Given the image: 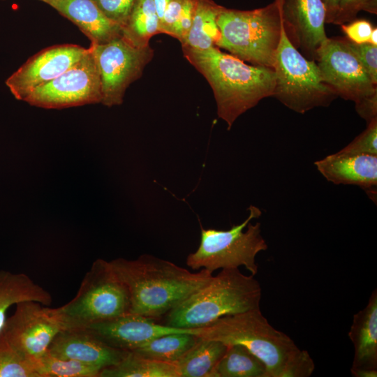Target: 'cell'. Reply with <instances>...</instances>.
<instances>
[{"mask_svg": "<svg viewBox=\"0 0 377 377\" xmlns=\"http://www.w3.org/2000/svg\"><path fill=\"white\" fill-rule=\"evenodd\" d=\"M109 263L128 290L129 313L157 321L213 276L207 269L191 272L148 254L135 260L119 258Z\"/></svg>", "mask_w": 377, "mask_h": 377, "instance_id": "cell-1", "label": "cell"}, {"mask_svg": "<svg viewBox=\"0 0 377 377\" xmlns=\"http://www.w3.org/2000/svg\"><path fill=\"white\" fill-rule=\"evenodd\" d=\"M184 57L209 84L218 117L230 130L236 119L265 98L273 96L275 73L272 68L249 65L218 47L194 50L182 47Z\"/></svg>", "mask_w": 377, "mask_h": 377, "instance_id": "cell-2", "label": "cell"}, {"mask_svg": "<svg viewBox=\"0 0 377 377\" xmlns=\"http://www.w3.org/2000/svg\"><path fill=\"white\" fill-rule=\"evenodd\" d=\"M202 329L200 337L246 347L265 364L268 377H309L315 369L309 353L272 327L260 308L222 316Z\"/></svg>", "mask_w": 377, "mask_h": 377, "instance_id": "cell-3", "label": "cell"}, {"mask_svg": "<svg viewBox=\"0 0 377 377\" xmlns=\"http://www.w3.org/2000/svg\"><path fill=\"white\" fill-rule=\"evenodd\" d=\"M262 288L255 276L223 269L163 318L161 323L186 329L207 327L219 318L260 308Z\"/></svg>", "mask_w": 377, "mask_h": 377, "instance_id": "cell-4", "label": "cell"}, {"mask_svg": "<svg viewBox=\"0 0 377 377\" xmlns=\"http://www.w3.org/2000/svg\"><path fill=\"white\" fill-rule=\"evenodd\" d=\"M216 23V47L244 61L273 68L283 30L279 0L252 10L221 8Z\"/></svg>", "mask_w": 377, "mask_h": 377, "instance_id": "cell-5", "label": "cell"}, {"mask_svg": "<svg viewBox=\"0 0 377 377\" xmlns=\"http://www.w3.org/2000/svg\"><path fill=\"white\" fill-rule=\"evenodd\" d=\"M130 306L126 285L108 261L97 259L85 274L76 295L56 309L64 330L87 327L124 315Z\"/></svg>", "mask_w": 377, "mask_h": 377, "instance_id": "cell-6", "label": "cell"}, {"mask_svg": "<svg viewBox=\"0 0 377 377\" xmlns=\"http://www.w3.org/2000/svg\"><path fill=\"white\" fill-rule=\"evenodd\" d=\"M249 216L240 224L227 230L203 228L198 249L186 258V265L197 270L205 269L213 273L219 269L244 266L255 276L258 271L256 257L266 251L267 244L261 235L260 223L251 221L261 215L260 209L250 205Z\"/></svg>", "mask_w": 377, "mask_h": 377, "instance_id": "cell-7", "label": "cell"}, {"mask_svg": "<svg viewBox=\"0 0 377 377\" xmlns=\"http://www.w3.org/2000/svg\"><path fill=\"white\" fill-rule=\"evenodd\" d=\"M272 68V97L294 112L304 114L315 108L327 107L338 97L323 82L316 61L306 59L292 45L283 27Z\"/></svg>", "mask_w": 377, "mask_h": 377, "instance_id": "cell-8", "label": "cell"}, {"mask_svg": "<svg viewBox=\"0 0 377 377\" xmlns=\"http://www.w3.org/2000/svg\"><path fill=\"white\" fill-rule=\"evenodd\" d=\"M101 84V103L108 107L123 103L126 90L139 79L154 52L150 45L138 47L122 36L103 44L91 43Z\"/></svg>", "mask_w": 377, "mask_h": 377, "instance_id": "cell-9", "label": "cell"}, {"mask_svg": "<svg viewBox=\"0 0 377 377\" xmlns=\"http://www.w3.org/2000/svg\"><path fill=\"white\" fill-rule=\"evenodd\" d=\"M62 330L56 308L28 300L15 304L14 313L6 318L1 332L15 350L38 371L39 360Z\"/></svg>", "mask_w": 377, "mask_h": 377, "instance_id": "cell-10", "label": "cell"}, {"mask_svg": "<svg viewBox=\"0 0 377 377\" xmlns=\"http://www.w3.org/2000/svg\"><path fill=\"white\" fill-rule=\"evenodd\" d=\"M73 66L34 89L24 100L31 105L59 109L101 103L99 72L90 47Z\"/></svg>", "mask_w": 377, "mask_h": 377, "instance_id": "cell-11", "label": "cell"}, {"mask_svg": "<svg viewBox=\"0 0 377 377\" xmlns=\"http://www.w3.org/2000/svg\"><path fill=\"white\" fill-rule=\"evenodd\" d=\"M316 62L323 82L338 97L354 103L377 91L346 38H330L316 52Z\"/></svg>", "mask_w": 377, "mask_h": 377, "instance_id": "cell-12", "label": "cell"}, {"mask_svg": "<svg viewBox=\"0 0 377 377\" xmlns=\"http://www.w3.org/2000/svg\"><path fill=\"white\" fill-rule=\"evenodd\" d=\"M88 50L73 44L47 47L29 58L6 79L5 84L17 100L24 101L34 89L73 66Z\"/></svg>", "mask_w": 377, "mask_h": 377, "instance_id": "cell-13", "label": "cell"}, {"mask_svg": "<svg viewBox=\"0 0 377 377\" xmlns=\"http://www.w3.org/2000/svg\"><path fill=\"white\" fill-rule=\"evenodd\" d=\"M283 27L292 45L306 59L327 39L326 10L322 0H279Z\"/></svg>", "mask_w": 377, "mask_h": 377, "instance_id": "cell-14", "label": "cell"}, {"mask_svg": "<svg viewBox=\"0 0 377 377\" xmlns=\"http://www.w3.org/2000/svg\"><path fill=\"white\" fill-rule=\"evenodd\" d=\"M87 327L110 346L126 352L133 351L164 334L187 332L199 336L203 330L202 327H175L132 313L98 322Z\"/></svg>", "mask_w": 377, "mask_h": 377, "instance_id": "cell-15", "label": "cell"}, {"mask_svg": "<svg viewBox=\"0 0 377 377\" xmlns=\"http://www.w3.org/2000/svg\"><path fill=\"white\" fill-rule=\"evenodd\" d=\"M47 352L55 357L75 360L101 371L117 364L128 353L110 346L88 327L61 330Z\"/></svg>", "mask_w": 377, "mask_h": 377, "instance_id": "cell-16", "label": "cell"}, {"mask_svg": "<svg viewBox=\"0 0 377 377\" xmlns=\"http://www.w3.org/2000/svg\"><path fill=\"white\" fill-rule=\"evenodd\" d=\"M317 170L334 184L358 186L366 193L377 190V156L339 151L314 162Z\"/></svg>", "mask_w": 377, "mask_h": 377, "instance_id": "cell-17", "label": "cell"}, {"mask_svg": "<svg viewBox=\"0 0 377 377\" xmlns=\"http://www.w3.org/2000/svg\"><path fill=\"white\" fill-rule=\"evenodd\" d=\"M73 22L91 43L103 44L122 36V28L109 20L93 0H45Z\"/></svg>", "mask_w": 377, "mask_h": 377, "instance_id": "cell-18", "label": "cell"}, {"mask_svg": "<svg viewBox=\"0 0 377 377\" xmlns=\"http://www.w3.org/2000/svg\"><path fill=\"white\" fill-rule=\"evenodd\" d=\"M348 337L354 346L351 370H377V290L353 316Z\"/></svg>", "mask_w": 377, "mask_h": 377, "instance_id": "cell-19", "label": "cell"}, {"mask_svg": "<svg viewBox=\"0 0 377 377\" xmlns=\"http://www.w3.org/2000/svg\"><path fill=\"white\" fill-rule=\"evenodd\" d=\"M35 301L45 306L52 303L51 295L24 273L0 269V332L8 310L22 301Z\"/></svg>", "mask_w": 377, "mask_h": 377, "instance_id": "cell-20", "label": "cell"}, {"mask_svg": "<svg viewBox=\"0 0 377 377\" xmlns=\"http://www.w3.org/2000/svg\"><path fill=\"white\" fill-rule=\"evenodd\" d=\"M227 346L202 337L175 362L179 377H212L214 369Z\"/></svg>", "mask_w": 377, "mask_h": 377, "instance_id": "cell-21", "label": "cell"}, {"mask_svg": "<svg viewBox=\"0 0 377 377\" xmlns=\"http://www.w3.org/2000/svg\"><path fill=\"white\" fill-rule=\"evenodd\" d=\"M221 8L196 0L192 24L182 47L206 50L216 47L220 36L216 19Z\"/></svg>", "mask_w": 377, "mask_h": 377, "instance_id": "cell-22", "label": "cell"}, {"mask_svg": "<svg viewBox=\"0 0 377 377\" xmlns=\"http://www.w3.org/2000/svg\"><path fill=\"white\" fill-rule=\"evenodd\" d=\"M99 377H179L175 363L140 356L132 351L116 365L103 369Z\"/></svg>", "mask_w": 377, "mask_h": 377, "instance_id": "cell-23", "label": "cell"}, {"mask_svg": "<svg viewBox=\"0 0 377 377\" xmlns=\"http://www.w3.org/2000/svg\"><path fill=\"white\" fill-rule=\"evenodd\" d=\"M212 377H268L265 364L246 347L228 345Z\"/></svg>", "mask_w": 377, "mask_h": 377, "instance_id": "cell-24", "label": "cell"}, {"mask_svg": "<svg viewBox=\"0 0 377 377\" xmlns=\"http://www.w3.org/2000/svg\"><path fill=\"white\" fill-rule=\"evenodd\" d=\"M160 34V25L153 0H137L122 28V36L138 47L149 45L151 38Z\"/></svg>", "mask_w": 377, "mask_h": 377, "instance_id": "cell-25", "label": "cell"}, {"mask_svg": "<svg viewBox=\"0 0 377 377\" xmlns=\"http://www.w3.org/2000/svg\"><path fill=\"white\" fill-rule=\"evenodd\" d=\"M198 335L178 332L154 338L132 352L151 360L175 363L196 342Z\"/></svg>", "mask_w": 377, "mask_h": 377, "instance_id": "cell-26", "label": "cell"}, {"mask_svg": "<svg viewBox=\"0 0 377 377\" xmlns=\"http://www.w3.org/2000/svg\"><path fill=\"white\" fill-rule=\"evenodd\" d=\"M40 377H99L101 370L81 362L55 357L47 351L38 364Z\"/></svg>", "mask_w": 377, "mask_h": 377, "instance_id": "cell-27", "label": "cell"}, {"mask_svg": "<svg viewBox=\"0 0 377 377\" xmlns=\"http://www.w3.org/2000/svg\"><path fill=\"white\" fill-rule=\"evenodd\" d=\"M0 377H40L36 367L23 358L0 332Z\"/></svg>", "mask_w": 377, "mask_h": 377, "instance_id": "cell-28", "label": "cell"}, {"mask_svg": "<svg viewBox=\"0 0 377 377\" xmlns=\"http://www.w3.org/2000/svg\"><path fill=\"white\" fill-rule=\"evenodd\" d=\"M367 124V128L360 135L338 151L349 154L377 156V118Z\"/></svg>", "mask_w": 377, "mask_h": 377, "instance_id": "cell-29", "label": "cell"}, {"mask_svg": "<svg viewBox=\"0 0 377 377\" xmlns=\"http://www.w3.org/2000/svg\"><path fill=\"white\" fill-rule=\"evenodd\" d=\"M360 11L377 14V0H339L332 24L341 25L356 20Z\"/></svg>", "mask_w": 377, "mask_h": 377, "instance_id": "cell-30", "label": "cell"}, {"mask_svg": "<svg viewBox=\"0 0 377 377\" xmlns=\"http://www.w3.org/2000/svg\"><path fill=\"white\" fill-rule=\"evenodd\" d=\"M102 13L121 28L127 22L137 0H93Z\"/></svg>", "mask_w": 377, "mask_h": 377, "instance_id": "cell-31", "label": "cell"}, {"mask_svg": "<svg viewBox=\"0 0 377 377\" xmlns=\"http://www.w3.org/2000/svg\"><path fill=\"white\" fill-rule=\"evenodd\" d=\"M346 39L349 47L357 57L371 80L377 85V45L369 43L358 44Z\"/></svg>", "mask_w": 377, "mask_h": 377, "instance_id": "cell-32", "label": "cell"}, {"mask_svg": "<svg viewBox=\"0 0 377 377\" xmlns=\"http://www.w3.org/2000/svg\"><path fill=\"white\" fill-rule=\"evenodd\" d=\"M196 0H184L178 20L174 27L172 36L177 38L181 44L186 39L191 29Z\"/></svg>", "mask_w": 377, "mask_h": 377, "instance_id": "cell-33", "label": "cell"}, {"mask_svg": "<svg viewBox=\"0 0 377 377\" xmlns=\"http://www.w3.org/2000/svg\"><path fill=\"white\" fill-rule=\"evenodd\" d=\"M340 26L348 39L358 44L368 43L374 29L372 24L365 20H355Z\"/></svg>", "mask_w": 377, "mask_h": 377, "instance_id": "cell-34", "label": "cell"}, {"mask_svg": "<svg viewBox=\"0 0 377 377\" xmlns=\"http://www.w3.org/2000/svg\"><path fill=\"white\" fill-rule=\"evenodd\" d=\"M184 0H171L168 3L160 27V32L172 36L180 14Z\"/></svg>", "mask_w": 377, "mask_h": 377, "instance_id": "cell-35", "label": "cell"}, {"mask_svg": "<svg viewBox=\"0 0 377 377\" xmlns=\"http://www.w3.org/2000/svg\"><path fill=\"white\" fill-rule=\"evenodd\" d=\"M357 113L367 124L377 118V91L355 103Z\"/></svg>", "mask_w": 377, "mask_h": 377, "instance_id": "cell-36", "label": "cell"}, {"mask_svg": "<svg viewBox=\"0 0 377 377\" xmlns=\"http://www.w3.org/2000/svg\"><path fill=\"white\" fill-rule=\"evenodd\" d=\"M326 10V23L332 22L339 0H322Z\"/></svg>", "mask_w": 377, "mask_h": 377, "instance_id": "cell-37", "label": "cell"}, {"mask_svg": "<svg viewBox=\"0 0 377 377\" xmlns=\"http://www.w3.org/2000/svg\"><path fill=\"white\" fill-rule=\"evenodd\" d=\"M153 1H154L156 12L158 18L159 25L161 27V24L163 18L165 9L171 0H153Z\"/></svg>", "mask_w": 377, "mask_h": 377, "instance_id": "cell-38", "label": "cell"}, {"mask_svg": "<svg viewBox=\"0 0 377 377\" xmlns=\"http://www.w3.org/2000/svg\"><path fill=\"white\" fill-rule=\"evenodd\" d=\"M351 374L355 377H376L377 370L357 369L351 370Z\"/></svg>", "mask_w": 377, "mask_h": 377, "instance_id": "cell-39", "label": "cell"}, {"mask_svg": "<svg viewBox=\"0 0 377 377\" xmlns=\"http://www.w3.org/2000/svg\"><path fill=\"white\" fill-rule=\"evenodd\" d=\"M368 43L374 45H377V29L376 27L373 29Z\"/></svg>", "mask_w": 377, "mask_h": 377, "instance_id": "cell-40", "label": "cell"}, {"mask_svg": "<svg viewBox=\"0 0 377 377\" xmlns=\"http://www.w3.org/2000/svg\"><path fill=\"white\" fill-rule=\"evenodd\" d=\"M40 1H43V2H44V1H45V0H40Z\"/></svg>", "mask_w": 377, "mask_h": 377, "instance_id": "cell-41", "label": "cell"}]
</instances>
